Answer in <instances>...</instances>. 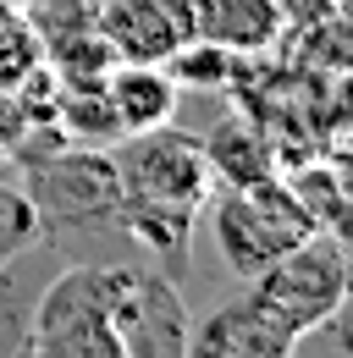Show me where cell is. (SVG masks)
Instances as JSON below:
<instances>
[{
	"label": "cell",
	"instance_id": "277c9868",
	"mask_svg": "<svg viewBox=\"0 0 353 358\" xmlns=\"http://www.w3.org/2000/svg\"><path fill=\"white\" fill-rule=\"evenodd\" d=\"M210 231H216V254L237 281H254L270 259H282L298 237H309L304 204L293 199V187L282 177H260L243 187H216L210 204Z\"/></svg>",
	"mask_w": 353,
	"mask_h": 358
},
{
	"label": "cell",
	"instance_id": "3957f363",
	"mask_svg": "<svg viewBox=\"0 0 353 358\" xmlns=\"http://www.w3.org/2000/svg\"><path fill=\"white\" fill-rule=\"evenodd\" d=\"M127 259H67L34 303V353L39 358H122L116 298Z\"/></svg>",
	"mask_w": 353,
	"mask_h": 358
},
{
	"label": "cell",
	"instance_id": "5b68a950",
	"mask_svg": "<svg viewBox=\"0 0 353 358\" xmlns=\"http://www.w3.org/2000/svg\"><path fill=\"white\" fill-rule=\"evenodd\" d=\"M348 275H353L348 270V237L342 231H309V237H298L282 259H270L243 287H254L293 331H304L320 314H331L337 303H348Z\"/></svg>",
	"mask_w": 353,
	"mask_h": 358
},
{
	"label": "cell",
	"instance_id": "8992f818",
	"mask_svg": "<svg viewBox=\"0 0 353 358\" xmlns=\"http://www.w3.org/2000/svg\"><path fill=\"white\" fill-rule=\"evenodd\" d=\"M188 298L182 281L166 275L149 259H127V281L116 298V336H122V358H188Z\"/></svg>",
	"mask_w": 353,
	"mask_h": 358
},
{
	"label": "cell",
	"instance_id": "6da1fadb",
	"mask_svg": "<svg viewBox=\"0 0 353 358\" xmlns=\"http://www.w3.org/2000/svg\"><path fill=\"white\" fill-rule=\"evenodd\" d=\"M116 187H122V231L132 248H144L149 265L166 275H188L193 254V226L205 221V204L216 193V177L205 166L199 138L182 122H160L144 133L116 138L111 149Z\"/></svg>",
	"mask_w": 353,
	"mask_h": 358
},
{
	"label": "cell",
	"instance_id": "9a60e30c",
	"mask_svg": "<svg viewBox=\"0 0 353 358\" xmlns=\"http://www.w3.org/2000/svg\"><path fill=\"white\" fill-rule=\"evenodd\" d=\"M34 66H44V39L22 0H0V89L22 83Z\"/></svg>",
	"mask_w": 353,
	"mask_h": 358
},
{
	"label": "cell",
	"instance_id": "7c38bea8",
	"mask_svg": "<svg viewBox=\"0 0 353 358\" xmlns=\"http://www.w3.org/2000/svg\"><path fill=\"white\" fill-rule=\"evenodd\" d=\"M199 149H205V166L216 187H243V182H260V177H276V149L265 138L260 122H249L243 110H221L216 105V122L205 127Z\"/></svg>",
	"mask_w": 353,
	"mask_h": 358
},
{
	"label": "cell",
	"instance_id": "2e32d148",
	"mask_svg": "<svg viewBox=\"0 0 353 358\" xmlns=\"http://www.w3.org/2000/svg\"><path fill=\"white\" fill-rule=\"evenodd\" d=\"M28 243H39V215L22 193V177L17 166H0V265L11 254H22Z\"/></svg>",
	"mask_w": 353,
	"mask_h": 358
},
{
	"label": "cell",
	"instance_id": "4fadbf2b",
	"mask_svg": "<svg viewBox=\"0 0 353 358\" xmlns=\"http://www.w3.org/2000/svg\"><path fill=\"white\" fill-rule=\"evenodd\" d=\"M282 182H287L293 199L304 204V215H309L314 231H342V226H348V182H342V171H337L331 160H314V155H309V166H293Z\"/></svg>",
	"mask_w": 353,
	"mask_h": 358
},
{
	"label": "cell",
	"instance_id": "9c48e42d",
	"mask_svg": "<svg viewBox=\"0 0 353 358\" xmlns=\"http://www.w3.org/2000/svg\"><path fill=\"white\" fill-rule=\"evenodd\" d=\"M61 265L67 259L44 237L0 265V358H28L34 353V303H39L44 281Z\"/></svg>",
	"mask_w": 353,
	"mask_h": 358
},
{
	"label": "cell",
	"instance_id": "ba28073f",
	"mask_svg": "<svg viewBox=\"0 0 353 358\" xmlns=\"http://www.w3.org/2000/svg\"><path fill=\"white\" fill-rule=\"evenodd\" d=\"M94 28L116 61H166L193 39V0H94Z\"/></svg>",
	"mask_w": 353,
	"mask_h": 358
},
{
	"label": "cell",
	"instance_id": "e0dca14e",
	"mask_svg": "<svg viewBox=\"0 0 353 358\" xmlns=\"http://www.w3.org/2000/svg\"><path fill=\"white\" fill-rule=\"evenodd\" d=\"M287 358H353V309L337 303L331 314H320L314 325H304L293 336V353Z\"/></svg>",
	"mask_w": 353,
	"mask_h": 358
},
{
	"label": "cell",
	"instance_id": "8fae6325",
	"mask_svg": "<svg viewBox=\"0 0 353 358\" xmlns=\"http://www.w3.org/2000/svg\"><path fill=\"white\" fill-rule=\"evenodd\" d=\"M193 34L232 55H265L287 34L282 0H193Z\"/></svg>",
	"mask_w": 353,
	"mask_h": 358
},
{
	"label": "cell",
	"instance_id": "30bf717a",
	"mask_svg": "<svg viewBox=\"0 0 353 358\" xmlns=\"http://www.w3.org/2000/svg\"><path fill=\"white\" fill-rule=\"evenodd\" d=\"M105 105H111V116H116V133H144V127H160V122H172L176 116V78L160 66V61H111V72H105Z\"/></svg>",
	"mask_w": 353,
	"mask_h": 358
},
{
	"label": "cell",
	"instance_id": "52a82bcc",
	"mask_svg": "<svg viewBox=\"0 0 353 358\" xmlns=\"http://www.w3.org/2000/svg\"><path fill=\"white\" fill-rule=\"evenodd\" d=\"M293 336L298 331L254 287H243V298H232V303L210 309L199 325H188V353L193 358H287Z\"/></svg>",
	"mask_w": 353,
	"mask_h": 358
},
{
	"label": "cell",
	"instance_id": "5bb4252c",
	"mask_svg": "<svg viewBox=\"0 0 353 358\" xmlns=\"http://www.w3.org/2000/svg\"><path fill=\"white\" fill-rule=\"evenodd\" d=\"M160 66L176 78L182 94H232V66H237V55L193 34V39H182Z\"/></svg>",
	"mask_w": 353,
	"mask_h": 358
},
{
	"label": "cell",
	"instance_id": "7a4b0ae2",
	"mask_svg": "<svg viewBox=\"0 0 353 358\" xmlns=\"http://www.w3.org/2000/svg\"><path fill=\"white\" fill-rule=\"evenodd\" d=\"M22 193L39 215V237L61 259H94V243L132 248L122 231V187L105 149H55L34 166H17Z\"/></svg>",
	"mask_w": 353,
	"mask_h": 358
}]
</instances>
